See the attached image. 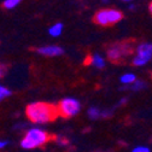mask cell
<instances>
[{
    "label": "cell",
    "mask_w": 152,
    "mask_h": 152,
    "mask_svg": "<svg viewBox=\"0 0 152 152\" xmlns=\"http://www.w3.org/2000/svg\"><path fill=\"white\" fill-rule=\"evenodd\" d=\"M26 113L27 117L34 123H47L59 116L58 106L42 102L29 104L26 109Z\"/></svg>",
    "instance_id": "cell-1"
},
{
    "label": "cell",
    "mask_w": 152,
    "mask_h": 152,
    "mask_svg": "<svg viewBox=\"0 0 152 152\" xmlns=\"http://www.w3.org/2000/svg\"><path fill=\"white\" fill-rule=\"evenodd\" d=\"M50 139V135L40 128H31L21 141V146L26 150H33L45 145Z\"/></svg>",
    "instance_id": "cell-2"
},
{
    "label": "cell",
    "mask_w": 152,
    "mask_h": 152,
    "mask_svg": "<svg viewBox=\"0 0 152 152\" xmlns=\"http://www.w3.org/2000/svg\"><path fill=\"white\" fill-rule=\"evenodd\" d=\"M122 12L115 9H104L100 10L94 16V22L103 27H109L112 24H116L122 20Z\"/></svg>",
    "instance_id": "cell-3"
},
{
    "label": "cell",
    "mask_w": 152,
    "mask_h": 152,
    "mask_svg": "<svg viewBox=\"0 0 152 152\" xmlns=\"http://www.w3.org/2000/svg\"><path fill=\"white\" fill-rule=\"evenodd\" d=\"M80 110H81V105H80L79 100H76L74 98H65L58 104L59 115L65 118L77 115Z\"/></svg>",
    "instance_id": "cell-4"
},
{
    "label": "cell",
    "mask_w": 152,
    "mask_h": 152,
    "mask_svg": "<svg viewBox=\"0 0 152 152\" xmlns=\"http://www.w3.org/2000/svg\"><path fill=\"white\" fill-rule=\"evenodd\" d=\"M132 45L127 44V42H122V44H116L111 46L107 50V58L116 63V62H121L124 57H127L128 54L132 53Z\"/></svg>",
    "instance_id": "cell-5"
},
{
    "label": "cell",
    "mask_w": 152,
    "mask_h": 152,
    "mask_svg": "<svg viewBox=\"0 0 152 152\" xmlns=\"http://www.w3.org/2000/svg\"><path fill=\"white\" fill-rule=\"evenodd\" d=\"M36 52L41 56H46V57H56V56H62L64 53V50L61 46L51 45V46H44V47L37 48Z\"/></svg>",
    "instance_id": "cell-6"
},
{
    "label": "cell",
    "mask_w": 152,
    "mask_h": 152,
    "mask_svg": "<svg viewBox=\"0 0 152 152\" xmlns=\"http://www.w3.org/2000/svg\"><path fill=\"white\" fill-rule=\"evenodd\" d=\"M88 117L91 120H98V118H102V117H107V116H111L112 113V110H102L97 106H91L88 109Z\"/></svg>",
    "instance_id": "cell-7"
},
{
    "label": "cell",
    "mask_w": 152,
    "mask_h": 152,
    "mask_svg": "<svg viewBox=\"0 0 152 152\" xmlns=\"http://www.w3.org/2000/svg\"><path fill=\"white\" fill-rule=\"evenodd\" d=\"M89 64L93 65V66H96L98 69H103L105 68V59L103 58V57L100 54H93L91 58H89Z\"/></svg>",
    "instance_id": "cell-8"
},
{
    "label": "cell",
    "mask_w": 152,
    "mask_h": 152,
    "mask_svg": "<svg viewBox=\"0 0 152 152\" xmlns=\"http://www.w3.org/2000/svg\"><path fill=\"white\" fill-rule=\"evenodd\" d=\"M137 80H138L137 75L133 74V72H126V74L121 75V77H120V81L123 86H129L132 83H134Z\"/></svg>",
    "instance_id": "cell-9"
},
{
    "label": "cell",
    "mask_w": 152,
    "mask_h": 152,
    "mask_svg": "<svg viewBox=\"0 0 152 152\" xmlns=\"http://www.w3.org/2000/svg\"><path fill=\"white\" fill-rule=\"evenodd\" d=\"M146 87H147L146 82H144L142 80H137L134 83H132V85H129V86H124L123 89L127 88V89H130V91H133V92H140V91L145 89Z\"/></svg>",
    "instance_id": "cell-10"
},
{
    "label": "cell",
    "mask_w": 152,
    "mask_h": 152,
    "mask_svg": "<svg viewBox=\"0 0 152 152\" xmlns=\"http://www.w3.org/2000/svg\"><path fill=\"white\" fill-rule=\"evenodd\" d=\"M63 31V24L62 23H56L48 29V34L51 36H59Z\"/></svg>",
    "instance_id": "cell-11"
},
{
    "label": "cell",
    "mask_w": 152,
    "mask_h": 152,
    "mask_svg": "<svg viewBox=\"0 0 152 152\" xmlns=\"http://www.w3.org/2000/svg\"><path fill=\"white\" fill-rule=\"evenodd\" d=\"M22 1V0H5L4 1V7L7 9V10H11V9H15L18 4H20Z\"/></svg>",
    "instance_id": "cell-12"
},
{
    "label": "cell",
    "mask_w": 152,
    "mask_h": 152,
    "mask_svg": "<svg viewBox=\"0 0 152 152\" xmlns=\"http://www.w3.org/2000/svg\"><path fill=\"white\" fill-rule=\"evenodd\" d=\"M10 96H11V91L9 88H6V87L0 85V102L4 100L7 97H10Z\"/></svg>",
    "instance_id": "cell-13"
},
{
    "label": "cell",
    "mask_w": 152,
    "mask_h": 152,
    "mask_svg": "<svg viewBox=\"0 0 152 152\" xmlns=\"http://www.w3.org/2000/svg\"><path fill=\"white\" fill-rule=\"evenodd\" d=\"M132 152H151V150L147 146H137L132 150Z\"/></svg>",
    "instance_id": "cell-14"
},
{
    "label": "cell",
    "mask_w": 152,
    "mask_h": 152,
    "mask_svg": "<svg viewBox=\"0 0 152 152\" xmlns=\"http://www.w3.org/2000/svg\"><path fill=\"white\" fill-rule=\"evenodd\" d=\"M57 144H59V145H66L68 144V140L66 139H63L62 137L61 138H57Z\"/></svg>",
    "instance_id": "cell-15"
},
{
    "label": "cell",
    "mask_w": 152,
    "mask_h": 152,
    "mask_svg": "<svg viewBox=\"0 0 152 152\" xmlns=\"http://www.w3.org/2000/svg\"><path fill=\"white\" fill-rule=\"evenodd\" d=\"M6 145H7V141H1L0 140V148H4Z\"/></svg>",
    "instance_id": "cell-16"
},
{
    "label": "cell",
    "mask_w": 152,
    "mask_h": 152,
    "mask_svg": "<svg viewBox=\"0 0 152 152\" xmlns=\"http://www.w3.org/2000/svg\"><path fill=\"white\" fill-rule=\"evenodd\" d=\"M126 102H127V98H123V99H121V100H120V103H118V104H123V103H126Z\"/></svg>",
    "instance_id": "cell-17"
},
{
    "label": "cell",
    "mask_w": 152,
    "mask_h": 152,
    "mask_svg": "<svg viewBox=\"0 0 152 152\" xmlns=\"http://www.w3.org/2000/svg\"><path fill=\"white\" fill-rule=\"evenodd\" d=\"M3 74H4V70H3V68H1V66H0V77L3 76Z\"/></svg>",
    "instance_id": "cell-18"
},
{
    "label": "cell",
    "mask_w": 152,
    "mask_h": 152,
    "mask_svg": "<svg viewBox=\"0 0 152 152\" xmlns=\"http://www.w3.org/2000/svg\"><path fill=\"white\" fill-rule=\"evenodd\" d=\"M148 10H150V12H151V15H152V3L150 4V6H148Z\"/></svg>",
    "instance_id": "cell-19"
},
{
    "label": "cell",
    "mask_w": 152,
    "mask_h": 152,
    "mask_svg": "<svg viewBox=\"0 0 152 152\" xmlns=\"http://www.w3.org/2000/svg\"><path fill=\"white\" fill-rule=\"evenodd\" d=\"M148 47H150V51H151V53H152V44H148Z\"/></svg>",
    "instance_id": "cell-20"
},
{
    "label": "cell",
    "mask_w": 152,
    "mask_h": 152,
    "mask_svg": "<svg viewBox=\"0 0 152 152\" xmlns=\"http://www.w3.org/2000/svg\"><path fill=\"white\" fill-rule=\"evenodd\" d=\"M123 1H132V0H123Z\"/></svg>",
    "instance_id": "cell-21"
}]
</instances>
